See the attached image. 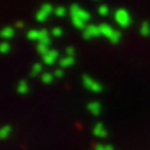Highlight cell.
I'll use <instances>...</instances> for the list:
<instances>
[{
    "label": "cell",
    "instance_id": "cell-22",
    "mask_svg": "<svg viewBox=\"0 0 150 150\" xmlns=\"http://www.w3.org/2000/svg\"><path fill=\"white\" fill-rule=\"evenodd\" d=\"M120 39H121V32H120V31H114V33L111 35V38H110L108 40H110L112 45H115V43L120 42Z\"/></svg>",
    "mask_w": 150,
    "mask_h": 150
},
{
    "label": "cell",
    "instance_id": "cell-27",
    "mask_svg": "<svg viewBox=\"0 0 150 150\" xmlns=\"http://www.w3.org/2000/svg\"><path fill=\"white\" fill-rule=\"evenodd\" d=\"M16 28H24V22H22V21H17L16 22Z\"/></svg>",
    "mask_w": 150,
    "mask_h": 150
},
{
    "label": "cell",
    "instance_id": "cell-18",
    "mask_svg": "<svg viewBox=\"0 0 150 150\" xmlns=\"http://www.w3.org/2000/svg\"><path fill=\"white\" fill-rule=\"evenodd\" d=\"M42 70H43V65L40 64V63H35V64L32 65V68H31V75H32V76H36V75H39L42 72Z\"/></svg>",
    "mask_w": 150,
    "mask_h": 150
},
{
    "label": "cell",
    "instance_id": "cell-20",
    "mask_svg": "<svg viewBox=\"0 0 150 150\" xmlns=\"http://www.w3.org/2000/svg\"><path fill=\"white\" fill-rule=\"evenodd\" d=\"M108 13H110V8H108V6H106V4H100L99 7H97V14L99 16H107Z\"/></svg>",
    "mask_w": 150,
    "mask_h": 150
},
{
    "label": "cell",
    "instance_id": "cell-15",
    "mask_svg": "<svg viewBox=\"0 0 150 150\" xmlns=\"http://www.w3.org/2000/svg\"><path fill=\"white\" fill-rule=\"evenodd\" d=\"M28 83L25 82V81H20L18 82V85H17V92L20 93V95H25V93H28Z\"/></svg>",
    "mask_w": 150,
    "mask_h": 150
},
{
    "label": "cell",
    "instance_id": "cell-10",
    "mask_svg": "<svg viewBox=\"0 0 150 150\" xmlns=\"http://www.w3.org/2000/svg\"><path fill=\"white\" fill-rule=\"evenodd\" d=\"M99 28H100V33H102L103 36H106L107 39H110V38H111V35L114 33V31H115V29H112L108 24H100V25H99Z\"/></svg>",
    "mask_w": 150,
    "mask_h": 150
},
{
    "label": "cell",
    "instance_id": "cell-17",
    "mask_svg": "<svg viewBox=\"0 0 150 150\" xmlns=\"http://www.w3.org/2000/svg\"><path fill=\"white\" fill-rule=\"evenodd\" d=\"M49 50H50V49H49V46H47V45H45V43H38V45H36V52L40 54L42 57L47 53Z\"/></svg>",
    "mask_w": 150,
    "mask_h": 150
},
{
    "label": "cell",
    "instance_id": "cell-23",
    "mask_svg": "<svg viewBox=\"0 0 150 150\" xmlns=\"http://www.w3.org/2000/svg\"><path fill=\"white\" fill-rule=\"evenodd\" d=\"M10 50H11V45H10V43H7V42H1V43H0V52H1L3 54H7Z\"/></svg>",
    "mask_w": 150,
    "mask_h": 150
},
{
    "label": "cell",
    "instance_id": "cell-13",
    "mask_svg": "<svg viewBox=\"0 0 150 150\" xmlns=\"http://www.w3.org/2000/svg\"><path fill=\"white\" fill-rule=\"evenodd\" d=\"M71 22H72V25H74L75 28H78V29H82V31H85L86 29V22H83L82 20H79V18H76V17H71Z\"/></svg>",
    "mask_w": 150,
    "mask_h": 150
},
{
    "label": "cell",
    "instance_id": "cell-2",
    "mask_svg": "<svg viewBox=\"0 0 150 150\" xmlns=\"http://www.w3.org/2000/svg\"><path fill=\"white\" fill-rule=\"evenodd\" d=\"M114 18H115V21L120 27L122 28H127L129 27V24H131V17H129V13L125 8H118L115 13H114Z\"/></svg>",
    "mask_w": 150,
    "mask_h": 150
},
{
    "label": "cell",
    "instance_id": "cell-1",
    "mask_svg": "<svg viewBox=\"0 0 150 150\" xmlns=\"http://www.w3.org/2000/svg\"><path fill=\"white\" fill-rule=\"evenodd\" d=\"M68 13H70L71 17H76V18L82 20L83 22H88L89 20H91V13H89V11H86V10H83L82 7H79L78 4H75V3L70 6Z\"/></svg>",
    "mask_w": 150,
    "mask_h": 150
},
{
    "label": "cell",
    "instance_id": "cell-9",
    "mask_svg": "<svg viewBox=\"0 0 150 150\" xmlns=\"http://www.w3.org/2000/svg\"><path fill=\"white\" fill-rule=\"evenodd\" d=\"M86 108H88V111H91V114H93V115H99V114L102 112V104H100L99 102L88 103Z\"/></svg>",
    "mask_w": 150,
    "mask_h": 150
},
{
    "label": "cell",
    "instance_id": "cell-26",
    "mask_svg": "<svg viewBox=\"0 0 150 150\" xmlns=\"http://www.w3.org/2000/svg\"><path fill=\"white\" fill-rule=\"evenodd\" d=\"M54 78H63V75H64V71H63V68H57V70L53 72Z\"/></svg>",
    "mask_w": 150,
    "mask_h": 150
},
{
    "label": "cell",
    "instance_id": "cell-8",
    "mask_svg": "<svg viewBox=\"0 0 150 150\" xmlns=\"http://www.w3.org/2000/svg\"><path fill=\"white\" fill-rule=\"evenodd\" d=\"M93 135L95 136H97V138H106L107 136V131H106V128H104V125H103L102 122H96V125L93 127Z\"/></svg>",
    "mask_w": 150,
    "mask_h": 150
},
{
    "label": "cell",
    "instance_id": "cell-11",
    "mask_svg": "<svg viewBox=\"0 0 150 150\" xmlns=\"http://www.w3.org/2000/svg\"><path fill=\"white\" fill-rule=\"evenodd\" d=\"M74 57H68V56H64L63 59H60L59 64H60V68H68L71 65L74 64Z\"/></svg>",
    "mask_w": 150,
    "mask_h": 150
},
{
    "label": "cell",
    "instance_id": "cell-19",
    "mask_svg": "<svg viewBox=\"0 0 150 150\" xmlns=\"http://www.w3.org/2000/svg\"><path fill=\"white\" fill-rule=\"evenodd\" d=\"M42 82L43 83H52L54 79V75L53 74H50V72H45V74H42Z\"/></svg>",
    "mask_w": 150,
    "mask_h": 150
},
{
    "label": "cell",
    "instance_id": "cell-24",
    "mask_svg": "<svg viewBox=\"0 0 150 150\" xmlns=\"http://www.w3.org/2000/svg\"><path fill=\"white\" fill-rule=\"evenodd\" d=\"M50 35L54 36V38H60L61 35H63V29H61L60 27H56V28H53V29L50 31Z\"/></svg>",
    "mask_w": 150,
    "mask_h": 150
},
{
    "label": "cell",
    "instance_id": "cell-7",
    "mask_svg": "<svg viewBox=\"0 0 150 150\" xmlns=\"http://www.w3.org/2000/svg\"><path fill=\"white\" fill-rule=\"evenodd\" d=\"M57 59H59V52L57 50H49L47 53L42 57V61L46 65H53Z\"/></svg>",
    "mask_w": 150,
    "mask_h": 150
},
{
    "label": "cell",
    "instance_id": "cell-21",
    "mask_svg": "<svg viewBox=\"0 0 150 150\" xmlns=\"http://www.w3.org/2000/svg\"><path fill=\"white\" fill-rule=\"evenodd\" d=\"M67 8H65V7H63V6H57V7H56V8H54V14H56V16L57 17H64L65 14H67Z\"/></svg>",
    "mask_w": 150,
    "mask_h": 150
},
{
    "label": "cell",
    "instance_id": "cell-3",
    "mask_svg": "<svg viewBox=\"0 0 150 150\" xmlns=\"http://www.w3.org/2000/svg\"><path fill=\"white\" fill-rule=\"evenodd\" d=\"M52 13H54V7L52 4L46 3V4L40 6V8L36 11V16H35L36 17V21L38 22H45Z\"/></svg>",
    "mask_w": 150,
    "mask_h": 150
},
{
    "label": "cell",
    "instance_id": "cell-25",
    "mask_svg": "<svg viewBox=\"0 0 150 150\" xmlns=\"http://www.w3.org/2000/svg\"><path fill=\"white\" fill-rule=\"evenodd\" d=\"M75 54V50L72 46H68V47L65 49V56H68V57H74Z\"/></svg>",
    "mask_w": 150,
    "mask_h": 150
},
{
    "label": "cell",
    "instance_id": "cell-6",
    "mask_svg": "<svg viewBox=\"0 0 150 150\" xmlns=\"http://www.w3.org/2000/svg\"><path fill=\"white\" fill-rule=\"evenodd\" d=\"M100 35H102V33H100L99 25H93V24L88 25L86 29L83 31V33H82L83 39H92V38H97V36H100Z\"/></svg>",
    "mask_w": 150,
    "mask_h": 150
},
{
    "label": "cell",
    "instance_id": "cell-5",
    "mask_svg": "<svg viewBox=\"0 0 150 150\" xmlns=\"http://www.w3.org/2000/svg\"><path fill=\"white\" fill-rule=\"evenodd\" d=\"M82 83H83V86H85L88 91L95 92V93H99V92L103 91V86L99 82H96L95 79H92L91 76H88V75L82 76Z\"/></svg>",
    "mask_w": 150,
    "mask_h": 150
},
{
    "label": "cell",
    "instance_id": "cell-16",
    "mask_svg": "<svg viewBox=\"0 0 150 150\" xmlns=\"http://www.w3.org/2000/svg\"><path fill=\"white\" fill-rule=\"evenodd\" d=\"M11 131H13L11 125H4L3 128L0 129V138H1V139H6V138H8V136L11 135Z\"/></svg>",
    "mask_w": 150,
    "mask_h": 150
},
{
    "label": "cell",
    "instance_id": "cell-4",
    "mask_svg": "<svg viewBox=\"0 0 150 150\" xmlns=\"http://www.w3.org/2000/svg\"><path fill=\"white\" fill-rule=\"evenodd\" d=\"M27 38L29 40H38V43H39L49 39L50 36H49V32L46 29H31L27 32Z\"/></svg>",
    "mask_w": 150,
    "mask_h": 150
},
{
    "label": "cell",
    "instance_id": "cell-12",
    "mask_svg": "<svg viewBox=\"0 0 150 150\" xmlns=\"http://www.w3.org/2000/svg\"><path fill=\"white\" fill-rule=\"evenodd\" d=\"M0 36L3 38V39H11V38L14 36V28L13 27H4L1 29V32H0Z\"/></svg>",
    "mask_w": 150,
    "mask_h": 150
},
{
    "label": "cell",
    "instance_id": "cell-28",
    "mask_svg": "<svg viewBox=\"0 0 150 150\" xmlns=\"http://www.w3.org/2000/svg\"><path fill=\"white\" fill-rule=\"evenodd\" d=\"M104 150H114V149H112V146H111V145H106Z\"/></svg>",
    "mask_w": 150,
    "mask_h": 150
},
{
    "label": "cell",
    "instance_id": "cell-14",
    "mask_svg": "<svg viewBox=\"0 0 150 150\" xmlns=\"http://www.w3.org/2000/svg\"><path fill=\"white\" fill-rule=\"evenodd\" d=\"M139 32L142 36H150V24L147 21H143L140 24Z\"/></svg>",
    "mask_w": 150,
    "mask_h": 150
}]
</instances>
